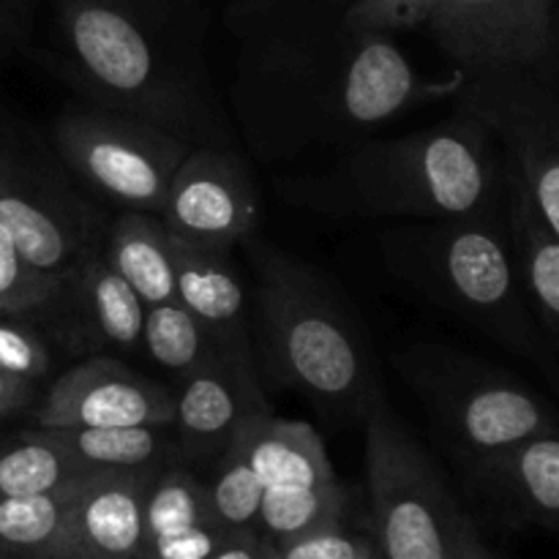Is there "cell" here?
I'll return each mask as SVG.
<instances>
[{
    "label": "cell",
    "instance_id": "4fadbf2b",
    "mask_svg": "<svg viewBox=\"0 0 559 559\" xmlns=\"http://www.w3.org/2000/svg\"><path fill=\"white\" fill-rule=\"evenodd\" d=\"M467 74L533 69L551 49V0H440L426 20Z\"/></svg>",
    "mask_w": 559,
    "mask_h": 559
},
{
    "label": "cell",
    "instance_id": "4316f807",
    "mask_svg": "<svg viewBox=\"0 0 559 559\" xmlns=\"http://www.w3.org/2000/svg\"><path fill=\"white\" fill-rule=\"evenodd\" d=\"M344 508H347V495H344L342 484L320 486V489L262 491L257 530L273 544H282L306 530L344 519Z\"/></svg>",
    "mask_w": 559,
    "mask_h": 559
},
{
    "label": "cell",
    "instance_id": "9a60e30c",
    "mask_svg": "<svg viewBox=\"0 0 559 559\" xmlns=\"http://www.w3.org/2000/svg\"><path fill=\"white\" fill-rule=\"evenodd\" d=\"M145 304L118 276L107 257L93 254L58 278L38 317L49 342L71 355H134L142 349Z\"/></svg>",
    "mask_w": 559,
    "mask_h": 559
},
{
    "label": "cell",
    "instance_id": "6da1fadb",
    "mask_svg": "<svg viewBox=\"0 0 559 559\" xmlns=\"http://www.w3.org/2000/svg\"><path fill=\"white\" fill-rule=\"evenodd\" d=\"M349 0H235L229 109L262 162L342 151L404 112L456 96L467 71L418 74L393 33L349 22Z\"/></svg>",
    "mask_w": 559,
    "mask_h": 559
},
{
    "label": "cell",
    "instance_id": "836d02e7",
    "mask_svg": "<svg viewBox=\"0 0 559 559\" xmlns=\"http://www.w3.org/2000/svg\"><path fill=\"white\" fill-rule=\"evenodd\" d=\"M33 396H36V385L33 382L11 377L0 369V420L31 407Z\"/></svg>",
    "mask_w": 559,
    "mask_h": 559
},
{
    "label": "cell",
    "instance_id": "83f0119b",
    "mask_svg": "<svg viewBox=\"0 0 559 559\" xmlns=\"http://www.w3.org/2000/svg\"><path fill=\"white\" fill-rule=\"evenodd\" d=\"M207 486V506L224 533L257 530L260 524L262 484L246 462L238 440L213 464V480Z\"/></svg>",
    "mask_w": 559,
    "mask_h": 559
},
{
    "label": "cell",
    "instance_id": "484cf974",
    "mask_svg": "<svg viewBox=\"0 0 559 559\" xmlns=\"http://www.w3.org/2000/svg\"><path fill=\"white\" fill-rule=\"evenodd\" d=\"M142 349L153 364L180 380L191 369L211 358L218 349L211 333L197 322L186 306L158 304L145 306V320H142Z\"/></svg>",
    "mask_w": 559,
    "mask_h": 559
},
{
    "label": "cell",
    "instance_id": "f35d334b",
    "mask_svg": "<svg viewBox=\"0 0 559 559\" xmlns=\"http://www.w3.org/2000/svg\"><path fill=\"white\" fill-rule=\"evenodd\" d=\"M0 559H16V557H11V555H3V551H0Z\"/></svg>",
    "mask_w": 559,
    "mask_h": 559
},
{
    "label": "cell",
    "instance_id": "ffe728a7",
    "mask_svg": "<svg viewBox=\"0 0 559 559\" xmlns=\"http://www.w3.org/2000/svg\"><path fill=\"white\" fill-rule=\"evenodd\" d=\"M506 213L530 306L559 360V238L535 213L527 191L513 178L511 169L506 186Z\"/></svg>",
    "mask_w": 559,
    "mask_h": 559
},
{
    "label": "cell",
    "instance_id": "5bb4252c",
    "mask_svg": "<svg viewBox=\"0 0 559 559\" xmlns=\"http://www.w3.org/2000/svg\"><path fill=\"white\" fill-rule=\"evenodd\" d=\"M173 388L140 374L118 355H91L49 385L33 409V426H173Z\"/></svg>",
    "mask_w": 559,
    "mask_h": 559
},
{
    "label": "cell",
    "instance_id": "7402d4cb",
    "mask_svg": "<svg viewBox=\"0 0 559 559\" xmlns=\"http://www.w3.org/2000/svg\"><path fill=\"white\" fill-rule=\"evenodd\" d=\"M41 431L82 469H158L164 464L180 462L173 426H66Z\"/></svg>",
    "mask_w": 559,
    "mask_h": 559
},
{
    "label": "cell",
    "instance_id": "3957f363",
    "mask_svg": "<svg viewBox=\"0 0 559 559\" xmlns=\"http://www.w3.org/2000/svg\"><path fill=\"white\" fill-rule=\"evenodd\" d=\"M508 167L495 136L462 112L399 136H364L282 183L293 205L333 218L480 216L506 202Z\"/></svg>",
    "mask_w": 559,
    "mask_h": 559
},
{
    "label": "cell",
    "instance_id": "8d00e7d4",
    "mask_svg": "<svg viewBox=\"0 0 559 559\" xmlns=\"http://www.w3.org/2000/svg\"><path fill=\"white\" fill-rule=\"evenodd\" d=\"M260 559H282V555H278V549H276V544H273V540H267L265 535H262V555H260Z\"/></svg>",
    "mask_w": 559,
    "mask_h": 559
},
{
    "label": "cell",
    "instance_id": "7c38bea8",
    "mask_svg": "<svg viewBox=\"0 0 559 559\" xmlns=\"http://www.w3.org/2000/svg\"><path fill=\"white\" fill-rule=\"evenodd\" d=\"M173 435L183 464H216L249 420L271 413L254 347H218L173 388Z\"/></svg>",
    "mask_w": 559,
    "mask_h": 559
},
{
    "label": "cell",
    "instance_id": "2e32d148",
    "mask_svg": "<svg viewBox=\"0 0 559 559\" xmlns=\"http://www.w3.org/2000/svg\"><path fill=\"white\" fill-rule=\"evenodd\" d=\"M153 473H87L71 500L60 559H140L145 489Z\"/></svg>",
    "mask_w": 559,
    "mask_h": 559
},
{
    "label": "cell",
    "instance_id": "52a82bcc",
    "mask_svg": "<svg viewBox=\"0 0 559 559\" xmlns=\"http://www.w3.org/2000/svg\"><path fill=\"white\" fill-rule=\"evenodd\" d=\"M396 369L467 469L530 437L559 429L555 407L533 388L448 344H413L399 355Z\"/></svg>",
    "mask_w": 559,
    "mask_h": 559
},
{
    "label": "cell",
    "instance_id": "d4e9b609",
    "mask_svg": "<svg viewBox=\"0 0 559 559\" xmlns=\"http://www.w3.org/2000/svg\"><path fill=\"white\" fill-rule=\"evenodd\" d=\"M207 519H213L207 486L191 473L189 464H164L151 475L142 511V546L183 533Z\"/></svg>",
    "mask_w": 559,
    "mask_h": 559
},
{
    "label": "cell",
    "instance_id": "d6a6232c",
    "mask_svg": "<svg viewBox=\"0 0 559 559\" xmlns=\"http://www.w3.org/2000/svg\"><path fill=\"white\" fill-rule=\"evenodd\" d=\"M227 535L229 533L218 527L216 519H207V522L183 530V533L169 535L156 544H145L140 559H207L224 544Z\"/></svg>",
    "mask_w": 559,
    "mask_h": 559
},
{
    "label": "cell",
    "instance_id": "e0dca14e",
    "mask_svg": "<svg viewBox=\"0 0 559 559\" xmlns=\"http://www.w3.org/2000/svg\"><path fill=\"white\" fill-rule=\"evenodd\" d=\"M175 282L178 304L197 317L218 347H254L251 344L249 304L238 271L233 265V251L207 249L175 238Z\"/></svg>",
    "mask_w": 559,
    "mask_h": 559
},
{
    "label": "cell",
    "instance_id": "8992f818",
    "mask_svg": "<svg viewBox=\"0 0 559 559\" xmlns=\"http://www.w3.org/2000/svg\"><path fill=\"white\" fill-rule=\"evenodd\" d=\"M366 486L385 559H497L448 489L429 451L388 399L366 413Z\"/></svg>",
    "mask_w": 559,
    "mask_h": 559
},
{
    "label": "cell",
    "instance_id": "f546056e",
    "mask_svg": "<svg viewBox=\"0 0 559 559\" xmlns=\"http://www.w3.org/2000/svg\"><path fill=\"white\" fill-rule=\"evenodd\" d=\"M0 369L33 385L52 371L49 338L36 317L0 311Z\"/></svg>",
    "mask_w": 559,
    "mask_h": 559
},
{
    "label": "cell",
    "instance_id": "e575fe53",
    "mask_svg": "<svg viewBox=\"0 0 559 559\" xmlns=\"http://www.w3.org/2000/svg\"><path fill=\"white\" fill-rule=\"evenodd\" d=\"M262 555V533L260 530H238L224 538L207 559H260Z\"/></svg>",
    "mask_w": 559,
    "mask_h": 559
},
{
    "label": "cell",
    "instance_id": "f1b7e54d",
    "mask_svg": "<svg viewBox=\"0 0 559 559\" xmlns=\"http://www.w3.org/2000/svg\"><path fill=\"white\" fill-rule=\"evenodd\" d=\"M55 287H58V278L27 265L11 235L0 224V311L38 320L52 300Z\"/></svg>",
    "mask_w": 559,
    "mask_h": 559
},
{
    "label": "cell",
    "instance_id": "603a6c76",
    "mask_svg": "<svg viewBox=\"0 0 559 559\" xmlns=\"http://www.w3.org/2000/svg\"><path fill=\"white\" fill-rule=\"evenodd\" d=\"M85 475L41 495L0 500V551L16 559H60L71 500Z\"/></svg>",
    "mask_w": 559,
    "mask_h": 559
},
{
    "label": "cell",
    "instance_id": "9c48e42d",
    "mask_svg": "<svg viewBox=\"0 0 559 559\" xmlns=\"http://www.w3.org/2000/svg\"><path fill=\"white\" fill-rule=\"evenodd\" d=\"M0 224L27 265L60 278L102 254L109 218L66 169L16 145H0Z\"/></svg>",
    "mask_w": 559,
    "mask_h": 559
},
{
    "label": "cell",
    "instance_id": "8fae6325",
    "mask_svg": "<svg viewBox=\"0 0 559 559\" xmlns=\"http://www.w3.org/2000/svg\"><path fill=\"white\" fill-rule=\"evenodd\" d=\"M158 218L186 243L235 251L254 235L260 191L235 147H191Z\"/></svg>",
    "mask_w": 559,
    "mask_h": 559
},
{
    "label": "cell",
    "instance_id": "277c9868",
    "mask_svg": "<svg viewBox=\"0 0 559 559\" xmlns=\"http://www.w3.org/2000/svg\"><path fill=\"white\" fill-rule=\"evenodd\" d=\"M246 251L257 278V366L331 418L364 420L385 391L369 333L342 289L309 262L257 243V235Z\"/></svg>",
    "mask_w": 559,
    "mask_h": 559
},
{
    "label": "cell",
    "instance_id": "30bf717a",
    "mask_svg": "<svg viewBox=\"0 0 559 559\" xmlns=\"http://www.w3.org/2000/svg\"><path fill=\"white\" fill-rule=\"evenodd\" d=\"M456 96L462 112L495 136L535 213L559 238V96L538 66L467 74Z\"/></svg>",
    "mask_w": 559,
    "mask_h": 559
},
{
    "label": "cell",
    "instance_id": "5b68a950",
    "mask_svg": "<svg viewBox=\"0 0 559 559\" xmlns=\"http://www.w3.org/2000/svg\"><path fill=\"white\" fill-rule=\"evenodd\" d=\"M377 246L399 282L559 385V360L519 273L506 202L480 216L399 224L377 235Z\"/></svg>",
    "mask_w": 559,
    "mask_h": 559
},
{
    "label": "cell",
    "instance_id": "1f68e13d",
    "mask_svg": "<svg viewBox=\"0 0 559 559\" xmlns=\"http://www.w3.org/2000/svg\"><path fill=\"white\" fill-rule=\"evenodd\" d=\"M366 538L349 533L344 519L325 522L314 530L295 535V538L276 544L282 559H355L364 549Z\"/></svg>",
    "mask_w": 559,
    "mask_h": 559
},
{
    "label": "cell",
    "instance_id": "cb8c5ba5",
    "mask_svg": "<svg viewBox=\"0 0 559 559\" xmlns=\"http://www.w3.org/2000/svg\"><path fill=\"white\" fill-rule=\"evenodd\" d=\"M98 469L71 462L38 426L16 435H0V500L41 495Z\"/></svg>",
    "mask_w": 559,
    "mask_h": 559
},
{
    "label": "cell",
    "instance_id": "d6986e66",
    "mask_svg": "<svg viewBox=\"0 0 559 559\" xmlns=\"http://www.w3.org/2000/svg\"><path fill=\"white\" fill-rule=\"evenodd\" d=\"M467 473L530 522L559 527V429L530 437Z\"/></svg>",
    "mask_w": 559,
    "mask_h": 559
},
{
    "label": "cell",
    "instance_id": "ac0fdd59",
    "mask_svg": "<svg viewBox=\"0 0 559 559\" xmlns=\"http://www.w3.org/2000/svg\"><path fill=\"white\" fill-rule=\"evenodd\" d=\"M235 440L262 484V491L320 489L338 484L325 442L314 426L304 420L262 413L249 420Z\"/></svg>",
    "mask_w": 559,
    "mask_h": 559
},
{
    "label": "cell",
    "instance_id": "ba28073f",
    "mask_svg": "<svg viewBox=\"0 0 559 559\" xmlns=\"http://www.w3.org/2000/svg\"><path fill=\"white\" fill-rule=\"evenodd\" d=\"M55 156L85 194L120 211L158 213L175 173L189 156V142L169 131L80 102L55 118Z\"/></svg>",
    "mask_w": 559,
    "mask_h": 559
},
{
    "label": "cell",
    "instance_id": "4dcf8cb0",
    "mask_svg": "<svg viewBox=\"0 0 559 559\" xmlns=\"http://www.w3.org/2000/svg\"><path fill=\"white\" fill-rule=\"evenodd\" d=\"M437 3L440 0H349L347 16L358 27L399 33L426 25Z\"/></svg>",
    "mask_w": 559,
    "mask_h": 559
},
{
    "label": "cell",
    "instance_id": "d590c367",
    "mask_svg": "<svg viewBox=\"0 0 559 559\" xmlns=\"http://www.w3.org/2000/svg\"><path fill=\"white\" fill-rule=\"evenodd\" d=\"M355 559H385L382 557V551H380V546L374 544V540H369L366 538V544H364V549L358 551V557Z\"/></svg>",
    "mask_w": 559,
    "mask_h": 559
},
{
    "label": "cell",
    "instance_id": "44dd1931",
    "mask_svg": "<svg viewBox=\"0 0 559 559\" xmlns=\"http://www.w3.org/2000/svg\"><path fill=\"white\" fill-rule=\"evenodd\" d=\"M104 257L145 306L178 300L173 235L158 213L120 211L109 222Z\"/></svg>",
    "mask_w": 559,
    "mask_h": 559
},
{
    "label": "cell",
    "instance_id": "7a4b0ae2",
    "mask_svg": "<svg viewBox=\"0 0 559 559\" xmlns=\"http://www.w3.org/2000/svg\"><path fill=\"white\" fill-rule=\"evenodd\" d=\"M205 25L202 0H52L49 66L85 104L134 115L191 147H235Z\"/></svg>",
    "mask_w": 559,
    "mask_h": 559
},
{
    "label": "cell",
    "instance_id": "74e56055",
    "mask_svg": "<svg viewBox=\"0 0 559 559\" xmlns=\"http://www.w3.org/2000/svg\"><path fill=\"white\" fill-rule=\"evenodd\" d=\"M14 3H20V5H31V3H41V0H14Z\"/></svg>",
    "mask_w": 559,
    "mask_h": 559
},
{
    "label": "cell",
    "instance_id": "ab89813d",
    "mask_svg": "<svg viewBox=\"0 0 559 559\" xmlns=\"http://www.w3.org/2000/svg\"><path fill=\"white\" fill-rule=\"evenodd\" d=\"M551 5H555V0H551Z\"/></svg>",
    "mask_w": 559,
    "mask_h": 559
}]
</instances>
